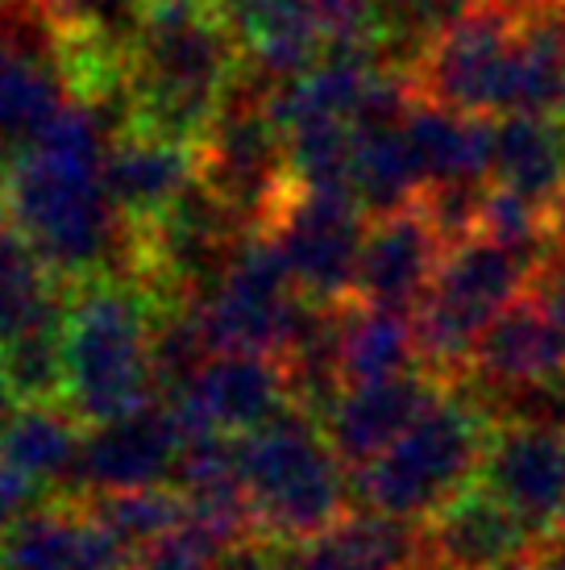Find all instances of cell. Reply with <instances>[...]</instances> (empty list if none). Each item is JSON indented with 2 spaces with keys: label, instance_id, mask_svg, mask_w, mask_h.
Masks as SVG:
<instances>
[{
  "label": "cell",
  "instance_id": "6da1fadb",
  "mask_svg": "<svg viewBox=\"0 0 565 570\" xmlns=\"http://www.w3.org/2000/svg\"><path fill=\"white\" fill-rule=\"evenodd\" d=\"M109 105L126 109L79 96L0 167V205L63 287L133 275V234L105 184Z\"/></svg>",
  "mask_w": 565,
  "mask_h": 570
},
{
  "label": "cell",
  "instance_id": "7a4b0ae2",
  "mask_svg": "<svg viewBox=\"0 0 565 570\" xmlns=\"http://www.w3.org/2000/svg\"><path fill=\"white\" fill-rule=\"evenodd\" d=\"M234 26L205 0H146L121 59L129 126L196 146L241 80Z\"/></svg>",
  "mask_w": 565,
  "mask_h": 570
},
{
  "label": "cell",
  "instance_id": "3957f363",
  "mask_svg": "<svg viewBox=\"0 0 565 570\" xmlns=\"http://www.w3.org/2000/svg\"><path fill=\"white\" fill-rule=\"evenodd\" d=\"M158 301L133 275L67 287V396L83 429L129 416L158 400Z\"/></svg>",
  "mask_w": 565,
  "mask_h": 570
},
{
  "label": "cell",
  "instance_id": "277c9868",
  "mask_svg": "<svg viewBox=\"0 0 565 570\" xmlns=\"http://www.w3.org/2000/svg\"><path fill=\"white\" fill-rule=\"evenodd\" d=\"M237 466L254 508V529L270 546L329 533L354 512V475L329 433L299 404L237 438Z\"/></svg>",
  "mask_w": 565,
  "mask_h": 570
},
{
  "label": "cell",
  "instance_id": "5b68a950",
  "mask_svg": "<svg viewBox=\"0 0 565 570\" xmlns=\"http://www.w3.org/2000/svg\"><path fill=\"white\" fill-rule=\"evenodd\" d=\"M495 412L470 383H449L399 442L354 475V500L387 517L424 524L483 479Z\"/></svg>",
  "mask_w": 565,
  "mask_h": 570
},
{
  "label": "cell",
  "instance_id": "8992f818",
  "mask_svg": "<svg viewBox=\"0 0 565 570\" xmlns=\"http://www.w3.org/2000/svg\"><path fill=\"white\" fill-rule=\"evenodd\" d=\"M536 267L541 263H533L528 254L507 250L483 234L445 250L437 279L412 317L424 371H433L445 383L466 380L474 342L503 308H512L519 296L533 292Z\"/></svg>",
  "mask_w": 565,
  "mask_h": 570
},
{
  "label": "cell",
  "instance_id": "52a82bcc",
  "mask_svg": "<svg viewBox=\"0 0 565 570\" xmlns=\"http://www.w3.org/2000/svg\"><path fill=\"white\" fill-rule=\"evenodd\" d=\"M196 167L200 188L234 217L246 238L267 234L275 213L296 188V175L287 138L270 112V88H262V80H237L205 138L196 142Z\"/></svg>",
  "mask_w": 565,
  "mask_h": 570
},
{
  "label": "cell",
  "instance_id": "ba28073f",
  "mask_svg": "<svg viewBox=\"0 0 565 570\" xmlns=\"http://www.w3.org/2000/svg\"><path fill=\"white\" fill-rule=\"evenodd\" d=\"M424 100L470 117L516 109V0H474L408 71Z\"/></svg>",
  "mask_w": 565,
  "mask_h": 570
},
{
  "label": "cell",
  "instance_id": "9c48e42d",
  "mask_svg": "<svg viewBox=\"0 0 565 570\" xmlns=\"http://www.w3.org/2000/svg\"><path fill=\"white\" fill-rule=\"evenodd\" d=\"M196 304L200 325L212 354L250 350L279 358L287 333L296 325L304 296L287 271V258L267 234L237 242L234 258L225 263L220 279Z\"/></svg>",
  "mask_w": 565,
  "mask_h": 570
},
{
  "label": "cell",
  "instance_id": "30bf717a",
  "mask_svg": "<svg viewBox=\"0 0 565 570\" xmlns=\"http://www.w3.org/2000/svg\"><path fill=\"white\" fill-rule=\"evenodd\" d=\"M370 213L349 191L291 188L275 213L267 238L287 258L299 296L316 304H346L358 287V263Z\"/></svg>",
  "mask_w": 565,
  "mask_h": 570
},
{
  "label": "cell",
  "instance_id": "8fae6325",
  "mask_svg": "<svg viewBox=\"0 0 565 570\" xmlns=\"http://www.w3.org/2000/svg\"><path fill=\"white\" fill-rule=\"evenodd\" d=\"M188 445V429L167 400L92 425L83 433L76 488L67 495H117V491L167 488L175 479L179 454Z\"/></svg>",
  "mask_w": 565,
  "mask_h": 570
},
{
  "label": "cell",
  "instance_id": "7c38bea8",
  "mask_svg": "<svg viewBox=\"0 0 565 570\" xmlns=\"http://www.w3.org/2000/svg\"><path fill=\"white\" fill-rule=\"evenodd\" d=\"M162 400L175 409L188 438L191 433L246 438L291 404V387H287V371L275 354L229 350V354H212L188 387Z\"/></svg>",
  "mask_w": 565,
  "mask_h": 570
},
{
  "label": "cell",
  "instance_id": "4fadbf2b",
  "mask_svg": "<svg viewBox=\"0 0 565 570\" xmlns=\"http://www.w3.org/2000/svg\"><path fill=\"white\" fill-rule=\"evenodd\" d=\"M133 562L83 495L38 500L0 538V570H133Z\"/></svg>",
  "mask_w": 565,
  "mask_h": 570
},
{
  "label": "cell",
  "instance_id": "5bb4252c",
  "mask_svg": "<svg viewBox=\"0 0 565 570\" xmlns=\"http://www.w3.org/2000/svg\"><path fill=\"white\" fill-rule=\"evenodd\" d=\"M196 146L150 134V129L126 126L112 134L109 159H105V184L117 213L126 217L129 234H150L184 205V196L196 188Z\"/></svg>",
  "mask_w": 565,
  "mask_h": 570
},
{
  "label": "cell",
  "instance_id": "9a60e30c",
  "mask_svg": "<svg viewBox=\"0 0 565 570\" xmlns=\"http://www.w3.org/2000/svg\"><path fill=\"white\" fill-rule=\"evenodd\" d=\"M13 4H0V167L71 105L63 42L33 47L26 21L9 17Z\"/></svg>",
  "mask_w": 565,
  "mask_h": 570
},
{
  "label": "cell",
  "instance_id": "2e32d148",
  "mask_svg": "<svg viewBox=\"0 0 565 570\" xmlns=\"http://www.w3.org/2000/svg\"><path fill=\"white\" fill-rule=\"evenodd\" d=\"M440 258H445V242L424 217L420 200L387 217H370L354 301L416 317V308L437 279Z\"/></svg>",
  "mask_w": 565,
  "mask_h": 570
},
{
  "label": "cell",
  "instance_id": "e0dca14e",
  "mask_svg": "<svg viewBox=\"0 0 565 570\" xmlns=\"http://www.w3.org/2000/svg\"><path fill=\"white\" fill-rule=\"evenodd\" d=\"M445 387L449 383L437 380L433 371H412L399 380L346 387L337 404L325 412L320 425L329 433L337 459L349 466V475H358L361 466H370L378 454H387L424 412L445 396Z\"/></svg>",
  "mask_w": 565,
  "mask_h": 570
},
{
  "label": "cell",
  "instance_id": "ac0fdd59",
  "mask_svg": "<svg viewBox=\"0 0 565 570\" xmlns=\"http://www.w3.org/2000/svg\"><path fill=\"white\" fill-rule=\"evenodd\" d=\"M536 533L565 521V429L499 421L490 433L483 479Z\"/></svg>",
  "mask_w": 565,
  "mask_h": 570
},
{
  "label": "cell",
  "instance_id": "d6986e66",
  "mask_svg": "<svg viewBox=\"0 0 565 570\" xmlns=\"http://www.w3.org/2000/svg\"><path fill=\"white\" fill-rule=\"evenodd\" d=\"M424 541L440 570H507L528 562L536 529L487 483H474L424 521Z\"/></svg>",
  "mask_w": 565,
  "mask_h": 570
},
{
  "label": "cell",
  "instance_id": "ffe728a7",
  "mask_svg": "<svg viewBox=\"0 0 565 570\" xmlns=\"http://www.w3.org/2000/svg\"><path fill=\"white\" fill-rule=\"evenodd\" d=\"M562 375L565 330L528 292L512 308H503L474 342L466 383H474L483 396H503V392H519V387L562 380Z\"/></svg>",
  "mask_w": 565,
  "mask_h": 570
},
{
  "label": "cell",
  "instance_id": "44dd1931",
  "mask_svg": "<svg viewBox=\"0 0 565 570\" xmlns=\"http://www.w3.org/2000/svg\"><path fill=\"white\" fill-rule=\"evenodd\" d=\"M234 33L246 71L267 88L308 76L329 55L313 0H250L234 21Z\"/></svg>",
  "mask_w": 565,
  "mask_h": 570
},
{
  "label": "cell",
  "instance_id": "7402d4cb",
  "mask_svg": "<svg viewBox=\"0 0 565 570\" xmlns=\"http://www.w3.org/2000/svg\"><path fill=\"white\" fill-rule=\"evenodd\" d=\"M408 142L420 163L424 188L437 184H490L495 117L445 109L437 100L416 96L408 112Z\"/></svg>",
  "mask_w": 565,
  "mask_h": 570
},
{
  "label": "cell",
  "instance_id": "603a6c76",
  "mask_svg": "<svg viewBox=\"0 0 565 570\" xmlns=\"http://www.w3.org/2000/svg\"><path fill=\"white\" fill-rule=\"evenodd\" d=\"M490 184L557 205L565 196V126L553 117L507 112L495 117Z\"/></svg>",
  "mask_w": 565,
  "mask_h": 570
},
{
  "label": "cell",
  "instance_id": "cb8c5ba5",
  "mask_svg": "<svg viewBox=\"0 0 565 570\" xmlns=\"http://www.w3.org/2000/svg\"><path fill=\"white\" fill-rule=\"evenodd\" d=\"M83 421L67 404H21L0 438V459L42 491L76 488L83 454Z\"/></svg>",
  "mask_w": 565,
  "mask_h": 570
},
{
  "label": "cell",
  "instance_id": "d4e9b609",
  "mask_svg": "<svg viewBox=\"0 0 565 570\" xmlns=\"http://www.w3.org/2000/svg\"><path fill=\"white\" fill-rule=\"evenodd\" d=\"M0 375L21 404H63L67 396V287L0 342Z\"/></svg>",
  "mask_w": 565,
  "mask_h": 570
},
{
  "label": "cell",
  "instance_id": "484cf974",
  "mask_svg": "<svg viewBox=\"0 0 565 570\" xmlns=\"http://www.w3.org/2000/svg\"><path fill=\"white\" fill-rule=\"evenodd\" d=\"M412 371H424L416 321L404 313L349 301L346 325H341V380H346V387L399 380Z\"/></svg>",
  "mask_w": 565,
  "mask_h": 570
},
{
  "label": "cell",
  "instance_id": "4316f807",
  "mask_svg": "<svg viewBox=\"0 0 565 570\" xmlns=\"http://www.w3.org/2000/svg\"><path fill=\"white\" fill-rule=\"evenodd\" d=\"M354 196L370 217L412 208L424 196L420 163L412 155L408 121L387 129H358L354 146Z\"/></svg>",
  "mask_w": 565,
  "mask_h": 570
},
{
  "label": "cell",
  "instance_id": "83f0119b",
  "mask_svg": "<svg viewBox=\"0 0 565 570\" xmlns=\"http://www.w3.org/2000/svg\"><path fill=\"white\" fill-rule=\"evenodd\" d=\"M96 508V517L109 524L117 541L129 554L141 558L188 524V500L167 483V488L117 491V495H83Z\"/></svg>",
  "mask_w": 565,
  "mask_h": 570
},
{
  "label": "cell",
  "instance_id": "f1b7e54d",
  "mask_svg": "<svg viewBox=\"0 0 565 570\" xmlns=\"http://www.w3.org/2000/svg\"><path fill=\"white\" fill-rule=\"evenodd\" d=\"M275 562L279 570H387L346 524H337L320 538L275 546Z\"/></svg>",
  "mask_w": 565,
  "mask_h": 570
},
{
  "label": "cell",
  "instance_id": "f546056e",
  "mask_svg": "<svg viewBox=\"0 0 565 570\" xmlns=\"http://www.w3.org/2000/svg\"><path fill=\"white\" fill-rule=\"evenodd\" d=\"M533 296L553 313V321L565 330V250H553L533 275Z\"/></svg>",
  "mask_w": 565,
  "mask_h": 570
},
{
  "label": "cell",
  "instance_id": "4dcf8cb0",
  "mask_svg": "<svg viewBox=\"0 0 565 570\" xmlns=\"http://www.w3.org/2000/svg\"><path fill=\"white\" fill-rule=\"evenodd\" d=\"M528 570H565V521L545 529V533H536Z\"/></svg>",
  "mask_w": 565,
  "mask_h": 570
},
{
  "label": "cell",
  "instance_id": "1f68e13d",
  "mask_svg": "<svg viewBox=\"0 0 565 570\" xmlns=\"http://www.w3.org/2000/svg\"><path fill=\"white\" fill-rule=\"evenodd\" d=\"M17 409H21V400L13 396V387L4 383V375H0V438H4V429L13 425Z\"/></svg>",
  "mask_w": 565,
  "mask_h": 570
},
{
  "label": "cell",
  "instance_id": "d6a6232c",
  "mask_svg": "<svg viewBox=\"0 0 565 570\" xmlns=\"http://www.w3.org/2000/svg\"><path fill=\"white\" fill-rule=\"evenodd\" d=\"M205 4H208V9H212V13H217V17H225V21L234 26L237 17H241V9H246L250 0H205Z\"/></svg>",
  "mask_w": 565,
  "mask_h": 570
},
{
  "label": "cell",
  "instance_id": "836d02e7",
  "mask_svg": "<svg viewBox=\"0 0 565 570\" xmlns=\"http://www.w3.org/2000/svg\"><path fill=\"white\" fill-rule=\"evenodd\" d=\"M553 242H557V250H565V196L553 205Z\"/></svg>",
  "mask_w": 565,
  "mask_h": 570
},
{
  "label": "cell",
  "instance_id": "e575fe53",
  "mask_svg": "<svg viewBox=\"0 0 565 570\" xmlns=\"http://www.w3.org/2000/svg\"><path fill=\"white\" fill-rule=\"evenodd\" d=\"M507 570H528V562H524V567H507Z\"/></svg>",
  "mask_w": 565,
  "mask_h": 570
}]
</instances>
